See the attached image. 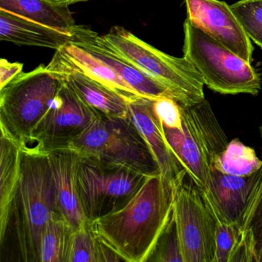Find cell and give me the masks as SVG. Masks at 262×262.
<instances>
[{
    "instance_id": "cell-1",
    "label": "cell",
    "mask_w": 262,
    "mask_h": 262,
    "mask_svg": "<svg viewBox=\"0 0 262 262\" xmlns=\"http://www.w3.org/2000/svg\"><path fill=\"white\" fill-rule=\"evenodd\" d=\"M172 211V188L159 173L148 176L123 206L90 223L122 260L147 262Z\"/></svg>"
},
{
    "instance_id": "cell-2",
    "label": "cell",
    "mask_w": 262,
    "mask_h": 262,
    "mask_svg": "<svg viewBox=\"0 0 262 262\" xmlns=\"http://www.w3.org/2000/svg\"><path fill=\"white\" fill-rule=\"evenodd\" d=\"M56 213L59 212L48 154L36 147L22 146L20 176L7 231V234L11 231L19 260L40 262L41 235Z\"/></svg>"
},
{
    "instance_id": "cell-3",
    "label": "cell",
    "mask_w": 262,
    "mask_h": 262,
    "mask_svg": "<svg viewBox=\"0 0 262 262\" xmlns=\"http://www.w3.org/2000/svg\"><path fill=\"white\" fill-rule=\"evenodd\" d=\"M64 81L47 66L21 73L0 89V128L23 147L53 106Z\"/></svg>"
},
{
    "instance_id": "cell-4",
    "label": "cell",
    "mask_w": 262,
    "mask_h": 262,
    "mask_svg": "<svg viewBox=\"0 0 262 262\" xmlns=\"http://www.w3.org/2000/svg\"><path fill=\"white\" fill-rule=\"evenodd\" d=\"M180 104L182 129L163 127L170 148L201 190L211 179L216 158L225 149L228 138L206 99L193 105Z\"/></svg>"
},
{
    "instance_id": "cell-5",
    "label": "cell",
    "mask_w": 262,
    "mask_h": 262,
    "mask_svg": "<svg viewBox=\"0 0 262 262\" xmlns=\"http://www.w3.org/2000/svg\"><path fill=\"white\" fill-rule=\"evenodd\" d=\"M67 148L82 158L107 166L125 168L145 176L160 173L146 142L128 116L101 114Z\"/></svg>"
},
{
    "instance_id": "cell-6",
    "label": "cell",
    "mask_w": 262,
    "mask_h": 262,
    "mask_svg": "<svg viewBox=\"0 0 262 262\" xmlns=\"http://www.w3.org/2000/svg\"><path fill=\"white\" fill-rule=\"evenodd\" d=\"M102 38L113 51L165 85L179 103L193 105L205 99L203 78L186 58L169 56L122 27H113Z\"/></svg>"
},
{
    "instance_id": "cell-7",
    "label": "cell",
    "mask_w": 262,
    "mask_h": 262,
    "mask_svg": "<svg viewBox=\"0 0 262 262\" xmlns=\"http://www.w3.org/2000/svg\"><path fill=\"white\" fill-rule=\"evenodd\" d=\"M184 57L203 78L210 90L223 95L257 96L261 79L255 70L240 56L194 25L184 23Z\"/></svg>"
},
{
    "instance_id": "cell-8",
    "label": "cell",
    "mask_w": 262,
    "mask_h": 262,
    "mask_svg": "<svg viewBox=\"0 0 262 262\" xmlns=\"http://www.w3.org/2000/svg\"><path fill=\"white\" fill-rule=\"evenodd\" d=\"M173 190V217L184 262H213L217 222L187 174Z\"/></svg>"
},
{
    "instance_id": "cell-9",
    "label": "cell",
    "mask_w": 262,
    "mask_h": 262,
    "mask_svg": "<svg viewBox=\"0 0 262 262\" xmlns=\"http://www.w3.org/2000/svg\"><path fill=\"white\" fill-rule=\"evenodd\" d=\"M147 177L140 173L107 166L80 156L78 188L89 222L123 206L140 188Z\"/></svg>"
},
{
    "instance_id": "cell-10",
    "label": "cell",
    "mask_w": 262,
    "mask_h": 262,
    "mask_svg": "<svg viewBox=\"0 0 262 262\" xmlns=\"http://www.w3.org/2000/svg\"><path fill=\"white\" fill-rule=\"evenodd\" d=\"M101 114L64 82L53 106L35 130L30 146L46 152L67 148Z\"/></svg>"
},
{
    "instance_id": "cell-11",
    "label": "cell",
    "mask_w": 262,
    "mask_h": 262,
    "mask_svg": "<svg viewBox=\"0 0 262 262\" xmlns=\"http://www.w3.org/2000/svg\"><path fill=\"white\" fill-rule=\"evenodd\" d=\"M262 181V168L248 176L223 174L213 169L209 183L201 190L217 224L242 225Z\"/></svg>"
},
{
    "instance_id": "cell-12",
    "label": "cell",
    "mask_w": 262,
    "mask_h": 262,
    "mask_svg": "<svg viewBox=\"0 0 262 262\" xmlns=\"http://www.w3.org/2000/svg\"><path fill=\"white\" fill-rule=\"evenodd\" d=\"M184 2L187 18L194 25L251 63L254 47L230 6L220 0H184Z\"/></svg>"
},
{
    "instance_id": "cell-13",
    "label": "cell",
    "mask_w": 262,
    "mask_h": 262,
    "mask_svg": "<svg viewBox=\"0 0 262 262\" xmlns=\"http://www.w3.org/2000/svg\"><path fill=\"white\" fill-rule=\"evenodd\" d=\"M47 67L59 75L92 108L111 117H128V102L132 100L90 77L62 50H56Z\"/></svg>"
},
{
    "instance_id": "cell-14",
    "label": "cell",
    "mask_w": 262,
    "mask_h": 262,
    "mask_svg": "<svg viewBox=\"0 0 262 262\" xmlns=\"http://www.w3.org/2000/svg\"><path fill=\"white\" fill-rule=\"evenodd\" d=\"M73 36L72 42L113 69L141 96L152 100L161 97L176 99L174 95L165 85L147 76L136 66L113 51L107 45L102 36L90 27L76 25L73 30Z\"/></svg>"
},
{
    "instance_id": "cell-15",
    "label": "cell",
    "mask_w": 262,
    "mask_h": 262,
    "mask_svg": "<svg viewBox=\"0 0 262 262\" xmlns=\"http://www.w3.org/2000/svg\"><path fill=\"white\" fill-rule=\"evenodd\" d=\"M152 101L145 97L130 101L128 117L146 142L159 172L173 188L187 172L167 142L162 124L153 112Z\"/></svg>"
},
{
    "instance_id": "cell-16",
    "label": "cell",
    "mask_w": 262,
    "mask_h": 262,
    "mask_svg": "<svg viewBox=\"0 0 262 262\" xmlns=\"http://www.w3.org/2000/svg\"><path fill=\"white\" fill-rule=\"evenodd\" d=\"M54 182L58 210L76 230L88 223L78 188L77 172L80 156L70 148L47 151Z\"/></svg>"
},
{
    "instance_id": "cell-17",
    "label": "cell",
    "mask_w": 262,
    "mask_h": 262,
    "mask_svg": "<svg viewBox=\"0 0 262 262\" xmlns=\"http://www.w3.org/2000/svg\"><path fill=\"white\" fill-rule=\"evenodd\" d=\"M0 39L16 45L59 50L73 42V36L0 10Z\"/></svg>"
},
{
    "instance_id": "cell-18",
    "label": "cell",
    "mask_w": 262,
    "mask_h": 262,
    "mask_svg": "<svg viewBox=\"0 0 262 262\" xmlns=\"http://www.w3.org/2000/svg\"><path fill=\"white\" fill-rule=\"evenodd\" d=\"M0 243L8 229L10 209L19 182L22 145L0 128Z\"/></svg>"
},
{
    "instance_id": "cell-19",
    "label": "cell",
    "mask_w": 262,
    "mask_h": 262,
    "mask_svg": "<svg viewBox=\"0 0 262 262\" xmlns=\"http://www.w3.org/2000/svg\"><path fill=\"white\" fill-rule=\"evenodd\" d=\"M69 7L49 0H0V10L73 35L76 24Z\"/></svg>"
},
{
    "instance_id": "cell-20",
    "label": "cell",
    "mask_w": 262,
    "mask_h": 262,
    "mask_svg": "<svg viewBox=\"0 0 262 262\" xmlns=\"http://www.w3.org/2000/svg\"><path fill=\"white\" fill-rule=\"evenodd\" d=\"M60 50L72 62L90 77L117 92L129 100L143 97L113 69L79 46L71 42Z\"/></svg>"
},
{
    "instance_id": "cell-21",
    "label": "cell",
    "mask_w": 262,
    "mask_h": 262,
    "mask_svg": "<svg viewBox=\"0 0 262 262\" xmlns=\"http://www.w3.org/2000/svg\"><path fill=\"white\" fill-rule=\"evenodd\" d=\"M74 229L56 213L49 221L40 240V262H68Z\"/></svg>"
},
{
    "instance_id": "cell-22",
    "label": "cell",
    "mask_w": 262,
    "mask_h": 262,
    "mask_svg": "<svg viewBox=\"0 0 262 262\" xmlns=\"http://www.w3.org/2000/svg\"><path fill=\"white\" fill-rule=\"evenodd\" d=\"M262 168V160L255 151L239 139L228 142L225 149L216 158L213 169L223 174L248 176Z\"/></svg>"
},
{
    "instance_id": "cell-23",
    "label": "cell",
    "mask_w": 262,
    "mask_h": 262,
    "mask_svg": "<svg viewBox=\"0 0 262 262\" xmlns=\"http://www.w3.org/2000/svg\"><path fill=\"white\" fill-rule=\"evenodd\" d=\"M242 235L254 257V261L262 260V181L245 213L240 226Z\"/></svg>"
},
{
    "instance_id": "cell-24",
    "label": "cell",
    "mask_w": 262,
    "mask_h": 262,
    "mask_svg": "<svg viewBox=\"0 0 262 262\" xmlns=\"http://www.w3.org/2000/svg\"><path fill=\"white\" fill-rule=\"evenodd\" d=\"M230 7L249 39L262 49V0H239Z\"/></svg>"
},
{
    "instance_id": "cell-25",
    "label": "cell",
    "mask_w": 262,
    "mask_h": 262,
    "mask_svg": "<svg viewBox=\"0 0 262 262\" xmlns=\"http://www.w3.org/2000/svg\"><path fill=\"white\" fill-rule=\"evenodd\" d=\"M99 242L90 222L74 230L68 262H99Z\"/></svg>"
},
{
    "instance_id": "cell-26",
    "label": "cell",
    "mask_w": 262,
    "mask_h": 262,
    "mask_svg": "<svg viewBox=\"0 0 262 262\" xmlns=\"http://www.w3.org/2000/svg\"><path fill=\"white\" fill-rule=\"evenodd\" d=\"M245 243L238 225L217 224L213 262H231L239 248Z\"/></svg>"
},
{
    "instance_id": "cell-27",
    "label": "cell",
    "mask_w": 262,
    "mask_h": 262,
    "mask_svg": "<svg viewBox=\"0 0 262 262\" xmlns=\"http://www.w3.org/2000/svg\"><path fill=\"white\" fill-rule=\"evenodd\" d=\"M148 261L184 262L173 211L172 217L159 237Z\"/></svg>"
},
{
    "instance_id": "cell-28",
    "label": "cell",
    "mask_w": 262,
    "mask_h": 262,
    "mask_svg": "<svg viewBox=\"0 0 262 262\" xmlns=\"http://www.w3.org/2000/svg\"><path fill=\"white\" fill-rule=\"evenodd\" d=\"M152 110L164 126L182 129L180 104L171 97H161L152 101Z\"/></svg>"
},
{
    "instance_id": "cell-29",
    "label": "cell",
    "mask_w": 262,
    "mask_h": 262,
    "mask_svg": "<svg viewBox=\"0 0 262 262\" xmlns=\"http://www.w3.org/2000/svg\"><path fill=\"white\" fill-rule=\"evenodd\" d=\"M24 64L19 62H10L7 59L0 60V89L11 82L15 77L20 74Z\"/></svg>"
},
{
    "instance_id": "cell-30",
    "label": "cell",
    "mask_w": 262,
    "mask_h": 262,
    "mask_svg": "<svg viewBox=\"0 0 262 262\" xmlns=\"http://www.w3.org/2000/svg\"><path fill=\"white\" fill-rule=\"evenodd\" d=\"M49 1L55 4H61V5L70 6L78 3L87 2L89 0H49Z\"/></svg>"
},
{
    "instance_id": "cell-31",
    "label": "cell",
    "mask_w": 262,
    "mask_h": 262,
    "mask_svg": "<svg viewBox=\"0 0 262 262\" xmlns=\"http://www.w3.org/2000/svg\"><path fill=\"white\" fill-rule=\"evenodd\" d=\"M261 136H262V126H261Z\"/></svg>"
},
{
    "instance_id": "cell-32",
    "label": "cell",
    "mask_w": 262,
    "mask_h": 262,
    "mask_svg": "<svg viewBox=\"0 0 262 262\" xmlns=\"http://www.w3.org/2000/svg\"><path fill=\"white\" fill-rule=\"evenodd\" d=\"M261 262H262V260H261Z\"/></svg>"
}]
</instances>
